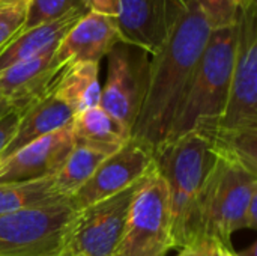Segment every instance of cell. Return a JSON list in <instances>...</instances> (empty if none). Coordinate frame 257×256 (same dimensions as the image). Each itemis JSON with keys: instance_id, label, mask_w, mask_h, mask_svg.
Masks as SVG:
<instances>
[{"instance_id": "17", "label": "cell", "mask_w": 257, "mask_h": 256, "mask_svg": "<svg viewBox=\"0 0 257 256\" xmlns=\"http://www.w3.org/2000/svg\"><path fill=\"white\" fill-rule=\"evenodd\" d=\"M51 91L72 115L98 107L101 100L99 63L75 62L62 66Z\"/></svg>"}, {"instance_id": "1", "label": "cell", "mask_w": 257, "mask_h": 256, "mask_svg": "<svg viewBox=\"0 0 257 256\" xmlns=\"http://www.w3.org/2000/svg\"><path fill=\"white\" fill-rule=\"evenodd\" d=\"M211 32L196 0H188L182 20L160 51L151 56L148 91L131 137L154 154L169 137Z\"/></svg>"}, {"instance_id": "23", "label": "cell", "mask_w": 257, "mask_h": 256, "mask_svg": "<svg viewBox=\"0 0 257 256\" xmlns=\"http://www.w3.org/2000/svg\"><path fill=\"white\" fill-rule=\"evenodd\" d=\"M27 8L29 0L0 5V53L21 32L26 23Z\"/></svg>"}, {"instance_id": "7", "label": "cell", "mask_w": 257, "mask_h": 256, "mask_svg": "<svg viewBox=\"0 0 257 256\" xmlns=\"http://www.w3.org/2000/svg\"><path fill=\"white\" fill-rule=\"evenodd\" d=\"M257 128V3L238 11L230 89L218 133ZM215 134V136H217Z\"/></svg>"}, {"instance_id": "28", "label": "cell", "mask_w": 257, "mask_h": 256, "mask_svg": "<svg viewBox=\"0 0 257 256\" xmlns=\"http://www.w3.org/2000/svg\"><path fill=\"white\" fill-rule=\"evenodd\" d=\"M12 112V109H11V106H9V103L6 101V98L2 95V92H0V119L2 118H5L8 113H11Z\"/></svg>"}, {"instance_id": "2", "label": "cell", "mask_w": 257, "mask_h": 256, "mask_svg": "<svg viewBox=\"0 0 257 256\" xmlns=\"http://www.w3.org/2000/svg\"><path fill=\"white\" fill-rule=\"evenodd\" d=\"M215 157L212 142L197 133L172 140L155 152L157 169L167 183L172 235L178 250L203 238L202 199Z\"/></svg>"}, {"instance_id": "10", "label": "cell", "mask_w": 257, "mask_h": 256, "mask_svg": "<svg viewBox=\"0 0 257 256\" xmlns=\"http://www.w3.org/2000/svg\"><path fill=\"white\" fill-rule=\"evenodd\" d=\"M154 151L131 137L116 152L102 160L93 175L69 198V202L80 211L137 184L154 169Z\"/></svg>"}, {"instance_id": "19", "label": "cell", "mask_w": 257, "mask_h": 256, "mask_svg": "<svg viewBox=\"0 0 257 256\" xmlns=\"http://www.w3.org/2000/svg\"><path fill=\"white\" fill-rule=\"evenodd\" d=\"M108 155L110 154L93 146L74 143L63 166L53 177L57 193L65 199H69Z\"/></svg>"}, {"instance_id": "30", "label": "cell", "mask_w": 257, "mask_h": 256, "mask_svg": "<svg viewBox=\"0 0 257 256\" xmlns=\"http://www.w3.org/2000/svg\"><path fill=\"white\" fill-rule=\"evenodd\" d=\"M238 3H239V9H247L251 5H256L257 0H238Z\"/></svg>"}, {"instance_id": "22", "label": "cell", "mask_w": 257, "mask_h": 256, "mask_svg": "<svg viewBox=\"0 0 257 256\" xmlns=\"http://www.w3.org/2000/svg\"><path fill=\"white\" fill-rule=\"evenodd\" d=\"M211 30L235 26L239 11L238 0H196Z\"/></svg>"}, {"instance_id": "24", "label": "cell", "mask_w": 257, "mask_h": 256, "mask_svg": "<svg viewBox=\"0 0 257 256\" xmlns=\"http://www.w3.org/2000/svg\"><path fill=\"white\" fill-rule=\"evenodd\" d=\"M178 256H236L232 246L221 243L212 237H203L196 243L179 250Z\"/></svg>"}, {"instance_id": "9", "label": "cell", "mask_w": 257, "mask_h": 256, "mask_svg": "<svg viewBox=\"0 0 257 256\" xmlns=\"http://www.w3.org/2000/svg\"><path fill=\"white\" fill-rule=\"evenodd\" d=\"M139 184L80 210L60 256H116Z\"/></svg>"}, {"instance_id": "12", "label": "cell", "mask_w": 257, "mask_h": 256, "mask_svg": "<svg viewBox=\"0 0 257 256\" xmlns=\"http://www.w3.org/2000/svg\"><path fill=\"white\" fill-rule=\"evenodd\" d=\"M74 146L71 124L53 131L5 160H0V184L53 178Z\"/></svg>"}, {"instance_id": "6", "label": "cell", "mask_w": 257, "mask_h": 256, "mask_svg": "<svg viewBox=\"0 0 257 256\" xmlns=\"http://www.w3.org/2000/svg\"><path fill=\"white\" fill-rule=\"evenodd\" d=\"M78 211L69 199L0 216V256H60Z\"/></svg>"}, {"instance_id": "14", "label": "cell", "mask_w": 257, "mask_h": 256, "mask_svg": "<svg viewBox=\"0 0 257 256\" xmlns=\"http://www.w3.org/2000/svg\"><path fill=\"white\" fill-rule=\"evenodd\" d=\"M60 69L54 51L18 62L0 71V92L12 112L21 113L51 91Z\"/></svg>"}, {"instance_id": "21", "label": "cell", "mask_w": 257, "mask_h": 256, "mask_svg": "<svg viewBox=\"0 0 257 256\" xmlns=\"http://www.w3.org/2000/svg\"><path fill=\"white\" fill-rule=\"evenodd\" d=\"M77 8H86L84 2L83 0H29L26 23L21 30L57 20Z\"/></svg>"}, {"instance_id": "13", "label": "cell", "mask_w": 257, "mask_h": 256, "mask_svg": "<svg viewBox=\"0 0 257 256\" xmlns=\"http://www.w3.org/2000/svg\"><path fill=\"white\" fill-rule=\"evenodd\" d=\"M119 41L116 18L89 11L59 44L54 59L60 66L75 62L99 63Z\"/></svg>"}, {"instance_id": "11", "label": "cell", "mask_w": 257, "mask_h": 256, "mask_svg": "<svg viewBox=\"0 0 257 256\" xmlns=\"http://www.w3.org/2000/svg\"><path fill=\"white\" fill-rule=\"evenodd\" d=\"M188 0H120L116 17L120 41L151 56L166 44L187 12Z\"/></svg>"}, {"instance_id": "4", "label": "cell", "mask_w": 257, "mask_h": 256, "mask_svg": "<svg viewBox=\"0 0 257 256\" xmlns=\"http://www.w3.org/2000/svg\"><path fill=\"white\" fill-rule=\"evenodd\" d=\"M215 155L202 199V229L203 237L232 246V235L245 228V210L257 192V172L232 157Z\"/></svg>"}, {"instance_id": "18", "label": "cell", "mask_w": 257, "mask_h": 256, "mask_svg": "<svg viewBox=\"0 0 257 256\" xmlns=\"http://www.w3.org/2000/svg\"><path fill=\"white\" fill-rule=\"evenodd\" d=\"M71 133L74 143L93 146L107 154L116 152L131 139V133L99 106L74 115Z\"/></svg>"}, {"instance_id": "27", "label": "cell", "mask_w": 257, "mask_h": 256, "mask_svg": "<svg viewBox=\"0 0 257 256\" xmlns=\"http://www.w3.org/2000/svg\"><path fill=\"white\" fill-rule=\"evenodd\" d=\"M257 192H254L248 201L247 210H245V229H257Z\"/></svg>"}, {"instance_id": "26", "label": "cell", "mask_w": 257, "mask_h": 256, "mask_svg": "<svg viewBox=\"0 0 257 256\" xmlns=\"http://www.w3.org/2000/svg\"><path fill=\"white\" fill-rule=\"evenodd\" d=\"M87 11L96 12L101 15L107 17H117L119 15V8H120V0H83Z\"/></svg>"}, {"instance_id": "8", "label": "cell", "mask_w": 257, "mask_h": 256, "mask_svg": "<svg viewBox=\"0 0 257 256\" xmlns=\"http://www.w3.org/2000/svg\"><path fill=\"white\" fill-rule=\"evenodd\" d=\"M105 57L107 78L101 88L99 107L133 133L148 91L151 54L119 41Z\"/></svg>"}, {"instance_id": "15", "label": "cell", "mask_w": 257, "mask_h": 256, "mask_svg": "<svg viewBox=\"0 0 257 256\" xmlns=\"http://www.w3.org/2000/svg\"><path fill=\"white\" fill-rule=\"evenodd\" d=\"M86 8H77L63 17L21 30L0 53V71L41 54L56 51L68 32L87 14Z\"/></svg>"}, {"instance_id": "3", "label": "cell", "mask_w": 257, "mask_h": 256, "mask_svg": "<svg viewBox=\"0 0 257 256\" xmlns=\"http://www.w3.org/2000/svg\"><path fill=\"white\" fill-rule=\"evenodd\" d=\"M235 48L236 23L211 32L164 145L190 133H197L209 140L215 137L229 98Z\"/></svg>"}, {"instance_id": "16", "label": "cell", "mask_w": 257, "mask_h": 256, "mask_svg": "<svg viewBox=\"0 0 257 256\" xmlns=\"http://www.w3.org/2000/svg\"><path fill=\"white\" fill-rule=\"evenodd\" d=\"M74 115L65 103H62L53 91L39 98L20 113V121L14 137L3 149L0 160L8 158L26 145L53 133L63 127H68Z\"/></svg>"}, {"instance_id": "20", "label": "cell", "mask_w": 257, "mask_h": 256, "mask_svg": "<svg viewBox=\"0 0 257 256\" xmlns=\"http://www.w3.org/2000/svg\"><path fill=\"white\" fill-rule=\"evenodd\" d=\"M63 199L65 198L57 193L53 178L0 184V216L54 204Z\"/></svg>"}, {"instance_id": "25", "label": "cell", "mask_w": 257, "mask_h": 256, "mask_svg": "<svg viewBox=\"0 0 257 256\" xmlns=\"http://www.w3.org/2000/svg\"><path fill=\"white\" fill-rule=\"evenodd\" d=\"M18 121H20V113L17 112H11L0 119V155L3 149L8 146V143L11 142V139L14 137Z\"/></svg>"}, {"instance_id": "5", "label": "cell", "mask_w": 257, "mask_h": 256, "mask_svg": "<svg viewBox=\"0 0 257 256\" xmlns=\"http://www.w3.org/2000/svg\"><path fill=\"white\" fill-rule=\"evenodd\" d=\"M172 249L169 190L155 164L134 192L116 256H166Z\"/></svg>"}, {"instance_id": "29", "label": "cell", "mask_w": 257, "mask_h": 256, "mask_svg": "<svg viewBox=\"0 0 257 256\" xmlns=\"http://www.w3.org/2000/svg\"><path fill=\"white\" fill-rule=\"evenodd\" d=\"M257 244L256 241L248 247V249H245V250H242V252H239V253H236V256H257Z\"/></svg>"}, {"instance_id": "31", "label": "cell", "mask_w": 257, "mask_h": 256, "mask_svg": "<svg viewBox=\"0 0 257 256\" xmlns=\"http://www.w3.org/2000/svg\"><path fill=\"white\" fill-rule=\"evenodd\" d=\"M15 2H20V0H0V5H11V3H15Z\"/></svg>"}]
</instances>
